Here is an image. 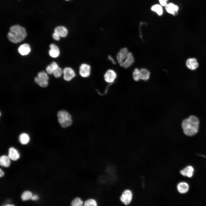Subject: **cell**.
<instances>
[{"label": "cell", "mask_w": 206, "mask_h": 206, "mask_svg": "<svg viewBox=\"0 0 206 206\" xmlns=\"http://www.w3.org/2000/svg\"><path fill=\"white\" fill-rule=\"evenodd\" d=\"M165 7L167 11L173 15L176 14L179 10V7L172 3L167 4Z\"/></svg>", "instance_id": "5bb4252c"}, {"label": "cell", "mask_w": 206, "mask_h": 206, "mask_svg": "<svg viewBox=\"0 0 206 206\" xmlns=\"http://www.w3.org/2000/svg\"><path fill=\"white\" fill-rule=\"evenodd\" d=\"M8 156L10 159L16 161L19 158V154L18 151L15 148L11 147L9 148Z\"/></svg>", "instance_id": "2e32d148"}, {"label": "cell", "mask_w": 206, "mask_h": 206, "mask_svg": "<svg viewBox=\"0 0 206 206\" xmlns=\"http://www.w3.org/2000/svg\"><path fill=\"white\" fill-rule=\"evenodd\" d=\"M19 140L23 144H27L29 140V137L28 134L26 133H22L19 136Z\"/></svg>", "instance_id": "7402d4cb"}, {"label": "cell", "mask_w": 206, "mask_h": 206, "mask_svg": "<svg viewBox=\"0 0 206 206\" xmlns=\"http://www.w3.org/2000/svg\"><path fill=\"white\" fill-rule=\"evenodd\" d=\"M108 59L112 62V63L114 64H116V62L114 60L113 58L110 56L109 55L108 57Z\"/></svg>", "instance_id": "4dcf8cb0"}, {"label": "cell", "mask_w": 206, "mask_h": 206, "mask_svg": "<svg viewBox=\"0 0 206 206\" xmlns=\"http://www.w3.org/2000/svg\"><path fill=\"white\" fill-rule=\"evenodd\" d=\"M52 37L56 41L59 40L60 37L58 34L55 32H54L52 35Z\"/></svg>", "instance_id": "f1b7e54d"}, {"label": "cell", "mask_w": 206, "mask_h": 206, "mask_svg": "<svg viewBox=\"0 0 206 206\" xmlns=\"http://www.w3.org/2000/svg\"><path fill=\"white\" fill-rule=\"evenodd\" d=\"M57 63L53 62L47 66L46 68V70L47 74H53L54 71L58 67Z\"/></svg>", "instance_id": "44dd1931"}, {"label": "cell", "mask_w": 206, "mask_h": 206, "mask_svg": "<svg viewBox=\"0 0 206 206\" xmlns=\"http://www.w3.org/2000/svg\"><path fill=\"white\" fill-rule=\"evenodd\" d=\"M116 72L113 70L109 69L106 71L104 75L105 81L108 83L114 82L117 78Z\"/></svg>", "instance_id": "ba28073f"}, {"label": "cell", "mask_w": 206, "mask_h": 206, "mask_svg": "<svg viewBox=\"0 0 206 206\" xmlns=\"http://www.w3.org/2000/svg\"><path fill=\"white\" fill-rule=\"evenodd\" d=\"M128 53V49L126 47L121 48L118 53L116 58L117 62L120 65L123 62L127 56Z\"/></svg>", "instance_id": "9c48e42d"}, {"label": "cell", "mask_w": 206, "mask_h": 206, "mask_svg": "<svg viewBox=\"0 0 206 206\" xmlns=\"http://www.w3.org/2000/svg\"><path fill=\"white\" fill-rule=\"evenodd\" d=\"M200 124L199 118L194 115H191L182 120L181 126L185 135L192 137L199 132Z\"/></svg>", "instance_id": "6da1fadb"}, {"label": "cell", "mask_w": 206, "mask_h": 206, "mask_svg": "<svg viewBox=\"0 0 206 206\" xmlns=\"http://www.w3.org/2000/svg\"><path fill=\"white\" fill-rule=\"evenodd\" d=\"M63 73L62 69L58 67L54 72L53 74L54 76L56 78H59L60 77L62 73Z\"/></svg>", "instance_id": "83f0119b"}, {"label": "cell", "mask_w": 206, "mask_h": 206, "mask_svg": "<svg viewBox=\"0 0 206 206\" xmlns=\"http://www.w3.org/2000/svg\"><path fill=\"white\" fill-rule=\"evenodd\" d=\"M134 62V58L132 54L129 52L128 55L123 62L120 65L125 68L131 66Z\"/></svg>", "instance_id": "30bf717a"}, {"label": "cell", "mask_w": 206, "mask_h": 206, "mask_svg": "<svg viewBox=\"0 0 206 206\" xmlns=\"http://www.w3.org/2000/svg\"><path fill=\"white\" fill-rule=\"evenodd\" d=\"M38 199V197L36 195H33L31 197V199L33 201H35Z\"/></svg>", "instance_id": "1f68e13d"}, {"label": "cell", "mask_w": 206, "mask_h": 206, "mask_svg": "<svg viewBox=\"0 0 206 206\" xmlns=\"http://www.w3.org/2000/svg\"><path fill=\"white\" fill-rule=\"evenodd\" d=\"M4 175V173L1 170V169H0V177H1Z\"/></svg>", "instance_id": "d6a6232c"}, {"label": "cell", "mask_w": 206, "mask_h": 206, "mask_svg": "<svg viewBox=\"0 0 206 206\" xmlns=\"http://www.w3.org/2000/svg\"><path fill=\"white\" fill-rule=\"evenodd\" d=\"M48 80L47 73L44 71L39 72L37 76L34 78L35 82L40 87L44 88L48 86Z\"/></svg>", "instance_id": "277c9868"}, {"label": "cell", "mask_w": 206, "mask_h": 206, "mask_svg": "<svg viewBox=\"0 0 206 206\" xmlns=\"http://www.w3.org/2000/svg\"><path fill=\"white\" fill-rule=\"evenodd\" d=\"M31 48L29 44L25 43L20 45L18 48V53L22 56L28 55L30 52Z\"/></svg>", "instance_id": "4fadbf2b"}, {"label": "cell", "mask_w": 206, "mask_h": 206, "mask_svg": "<svg viewBox=\"0 0 206 206\" xmlns=\"http://www.w3.org/2000/svg\"><path fill=\"white\" fill-rule=\"evenodd\" d=\"M161 5L163 6H166L167 4L168 0H159Z\"/></svg>", "instance_id": "f546056e"}, {"label": "cell", "mask_w": 206, "mask_h": 206, "mask_svg": "<svg viewBox=\"0 0 206 206\" xmlns=\"http://www.w3.org/2000/svg\"><path fill=\"white\" fill-rule=\"evenodd\" d=\"M140 80L146 81L148 80L150 77V73L146 69L143 68L140 70Z\"/></svg>", "instance_id": "d6986e66"}, {"label": "cell", "mask_w": 206, "mask_h": 206, "mask_svg": "<svg viewBox=\"0 0 206 206\" xmlns=\"http://www.w3.org/2000/svg\"><path fill=\"white\" fill-rule=\"evenodd\" d=\"M85 206H96V201L93 199H89L86 200L84 203Z\"/></svg>", "instance_id": "4316f807"}, {"label": "cell", "mask_w": 206, "mask_h": 206, "mask_svg": "<svg viewBox=\"0 0 206 206\" xmlns=\"http://www.w3.org/2000/svg\"><path fill=\"white\" fill-rule=\"evenodd\" d=\"M66 0V1H68V0Z\"/></svg>", "instance_id": "e575fe53"}, {"label": "cell", "mask_w": 206, "mask_h": 206, "mask_svg": "<svg viewBox=\"0 0 206 206\" xmlns=\"http://www.w3.org/2000/svg\"><path fill=\"white\" fill-rule=\"evenodd\" d=\"M194 172L193 168L191 166H188L183 169L181 170L180 173L183 176L191 178L193 175Z\"/></svg>", "instance_id": "9a60e30c"}, {"label": "cell", "mask_w": 206, "mask_h": 206, "mask_svg": "<svg viewBox=\"0 0 206 206\" xmlns=\"http://www.w3.org/2000/svg\"><path fill=\"white\" fill-rule=\"evenodd\" d=\"M54 32L57 33L61 37H66L68 33L67 28L64 26H60L56 27L54 29Z\"/></svg>", "instance_id": "ac0fdd59"}, {"label": "cell", "mask_w": 206, "mask_h": 206, "mask_svg": "<svg viewBox=\"0 0 206 206\" xmlns=\"http://www.w3.org/2000/svg\"><path fill=\"white\" fill-rule=\"evenodd\" d=\"M32 195V193L31 192L29 191H26L22 194L21 197L23 201H27L31 199Z\"/></svg>", "instance_id": "cb8c5ba5"}, {"label": "cell", "mask_w": 206, "mask_h": 206, "mask_svg": "<svg viewBox=\"0 0 206 206\" xmlns=\"http://www.w3.org/2000/svg\"><path fill=\"white\" fill-rule=\"evenodd\" d=\"M151 10L156 12L159 15H161L163 13V9L161 5L157 4L153 5L151 8Z\"/></svg>", "instance_id": "603a6c76"}, {"label": "cell", "mask_w": 206, "mask_h": 206, "mask_svg": "<svg viewBox=\"0 0 206 206\" xmlns=\"http://www.w3.org/2000/svg\"><path fill=\"white\" fill-rule=\"evenodd\" d=\"M49 47V55L53 58L58 57L60 54V51L58 47L55 44H51L50 45Z\"/></svg>", "instance_id": "7c38bea8"}, {"label": "cell", "mask_w": 206, "mask_h": 206, "mask_svg": "<svg viewBox=\"0 0 206 206\" xmlns=\"http://www.w3.org/2000/svg\"><path fill=\"white\" fill-rule=\"evenodd\" d=\"M10 31L7 34L8 39L11 42L16 43L23 40L27 35L25 29L18 25L11 26Z\"/></svg>", "instance_id": "7a4b0ae2"}, {"label": "cell", "mask_w": 206, "mask_h": 206, "mask_svg": "<svg viewBox=\"0 0 206 206\" xmlns=\"http://www.w3.org/2000/svg\"><path fill=\"white\" fill-rule=\"evenodd\" d=\"M57 116L58 122L62 127L66 128L71 124L72 122L71 116L67 111L65 110L59 111Z\"/></svg>", "instance_id": "3957f363"}, {"label": "cell", "mask_w": 206, "mask_h": 206, "mask_svg": "<svg viewBox=\"0 0 206 206\" xmlns=\"http://www.w3.org/2000/svg\"><path fill=\"white\" fill-rule=\"evenodd\" d=\"M63 71V78L66 81H69L72 80L76 76V73L70 67H66Z\"/></svg>", "instance_id": "52a82bcc"}, {"label": "cell", "mask_w": 206, "mask_h": 206, "mask_svg": "<svg viewBox=\"0 0 206 206\" xmlns=\"http://www.w3.org/2000/svg\"><path fill=\"white\" fill-rule=\"evenodd\" d=\"M91 68V67L89 65L85 63L82 64L79 68V74L80 75L84 78L88 77L90 75Z\"/></svg>", "instance_id": "8992f818"}, {"label": "cell", "mask_w": 206, "mask_h": 206, "mask_svg": "<svg viewBox=\"0 0 206 206\" xmlns=\"http://www.w3.org/2000/svg\"><path fill=\"white\" fill-rule=\"evenodd\" d=\"M186 65L189 69L191 70H196L199 67V63L195 58H189L186 61Z\"/></svg>", "instance_id": "8fae6325"}, {"label": "cell", "mask_w": 206, "mask_h": 206, "mask_svg": "<svg viewBox=\"0 0 206 206\" xmlns=\"http://www.w3.org/2000/svg\"><path fill=\"white\" fill-rule=\"evenodd\" d=\"M189 186L187 183L181 182L179 183L177 186V189L180 193L184 194L188 192Z\"/></svg>", "instance_id": "e0dca14e"}, {"label": "cell", "mask_w": 206, "mask_h": 206, "mask_svg": "<svg viewBox=\"0 0 206 206\" xmlns=\"http://www.w3.org/2000/svg\"><path fill=\"white\" fill-rule=\"evenodd\" d=\"M83 204V201L79 197L75 198L71 203V205L72 206H82Z\"/></svg>", "instance_id": "d4e9b609"}, {"label": "cell", "mask_w": 206, "mask_h": 206, "mask_svg": "<svg viewBox=\"0 0 206 206\" xmlns=\"http://www.w3.org/2000/svg\"><path fill=\"white\" fill-rule=\"evenodd\" d=\"M13 205H9V204L6 205V206H13Z\"/></svg>", "instance_id": "836d02e7"}, {"label": "cell", "mask_w": 206, "mask_h": 206, "mask_svg": "<svg viewBox=\"0 0 206 206\" xmlns=\"http://www.w3.org/2000/svg\"><path fill=\"white\" fill-rule=\"evenodd\" d=\"M133 196V193L131 190L125 189L120 196V201L124 205L128 206L132 201Z\"/></svg>", "instance_id": "5b68a950"}, {"label": "cell", "mask_w": 206, "mask_h": 206, "mask_svg": "<svg viewBox=\"0 0 206 206\" xmlns=\"http://www.w3.org/2000/svg\"><path fill=\"white\" fill-rule=\"evenodd\" d=\"M132 77L135 81H138L140 80V70L137 68L134 69L132 73Z\"/></svg>", "instance_id": "484cf974"}, {"label": "cell", "mask_w": 206, "mask_h": 206, "mask_svg": "<svg viewBox=\"0 0 206 206\" xmlns=\"http://www.w3.org/2000/svg\"><path fill=\"white\" fill-rule=\"evenodd\" d=\"M10 159L8 156L2 155L0 158V165L5 167H9L10 164Z\"/></svg>", "instance_id": "ffe728a7"}]
</instances>
